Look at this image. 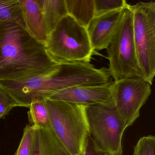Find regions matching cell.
<instances>
[{"mask_svg":"<svg viewBox=\"0 0 155 155\" xmlns=\"http://www.w3.org/2000/svg\"><path fill=\"white\" fill-rule=\"evenodd\" d=\"M57 64L25 29L15 23L0 24V81L29 78Z\"/></svg>","mask_w":155,"mask_h":155,"instance_id":"1","label":"cell"},{"mask_svg":"<svg viewBox=\"0 0 155 155\" xmlns=\"http://www.w3.org/2000/svg\"><path fill=\"white\" fill-rule=\"evenodd\" d=\"M99 81L98 70L90 62L58 63L42 74L18 81H0V86L18 104L29 108L31 101L44 100L69 88L95 85Z\"/></svg>","mask_w":155,"mask_h":155,"instance_id":"2","label":"cell"},{"mask_svg":"<svg viewBox=\"0 0 155 155\" xmlns=\"http://www.w3.org/2000/svg\"><path fill=\"white\" fill-rule=\"evenodd\" d=\"M51 128L70 155H84L89 138L86 107L46 98Z\"/></svg>","mask_w":155,"mask_h":155,"instance_id":"3","label":"cell"},{"mask_svg":"<svg viewBox=\"0 0 155 155\" xmlns=\"http://www.w3.org/2000/svg\"><path fill=\"white\" fill-rule=\"evenodd\" d=\"M46 49L58 63L90 62L93 49L87 29L67 15L48 37Z\"/></svg>","mask_w":155,"mask_h":155,"instance_id":"4","label":"cell"},{"mask_svg":"<svg viewBox=\"0 0 155 155\" xmlns=\"http://www.w3.org/2000/svg\"><path fill=\"white\" fill-rule=\"evenodd\" d=\"M116 33L107 48L108 70L114 81L123 79H145L140 67L134 43L132 13L127 4Z\"/></svg>","mask_w":155,"mask_h":155,"instance_id":"5","label":"cell"},{"mask_svg":"<svg viewBox=\"0 0 155 155\" xmlns=\"http://www.w3.org/2000/svg\"><path fill=\"white\" fill-rule=\"evenodd\" d=\"M89 138L94 148L108 155H123L122 140L127 127L115 107H86Z\"/></svg>","mask_w":155,"mask_h":155,"instance_id":"6","label":"cell"},{"mask_svg":"<svg viewBox=\"0 0 155 155\" xmlns=\"http://www.w3.org/2000/svg\"><path fill=\"white\" fill-rule=\"evenodd\" d=\"M137 57L145 80L152 85L155 75V2L129 5Z\"/></svg>","mask_w":155,"mask_h":155,"instance_id":"7","label":"cell"},{"mask_svg":"<svg viewBox=\"0 0 155 155\" xmlns=\"http://www.w3.org/2000/svg\"><path fill=\"white\" fill-rule=\"evenodd\" d=\"M151 85L146 80L140 78L112 81L111 89L114 107L127 128L139 117L140 109L151 94Z\"/></svg>","mask_w":155,"mask_h":155,"instance_id":"8","label":"cell"},{"mask_svg":"<svg viewBox=\"0 0 155 155\" xmlns=\"http://www.w3.org/2000/svg\"><path fill=\"white\" fill-rule=\"evenodd\" d=\"M112 81H110L102 85L72 87L56 92L48 98L85 107L102 105L114 107L111 89Z\"/></svg>","mask_w":155,"mask_h":155,"instance_id":"9","label":"cell"},{"mask_svg":"<svg viewBox=\"0 0 155 155\" xmlns=\"http://www.w3.org/2000/svg\"><path fill=\"white\" fill-rule=\"evenodd\" d=\"M124 8L95 16L92 19L87 31L94 50L107 48L120 23Z\"/></svg>","mask_w":155,"mask_h":155,"instance_id":"10","label":"cell"},{"mask_svg":"<svg viewBox=\"0 0 155 155\" xmlns=\"http://www.w3.org/2000/svg\"><path fill=\"white\" fill-rule=\"evenodd\" d=\"M19 1L26 31L33 38L46 47L48 37L38 0H19Z\"/></svg>","mask_w":155,"mask_h":155,"instance_id":"11","label":"cell"},{"mask_svg":"<svg viewBox=\"0 0 155 155\" xmlns=\"http://www.w3.org/2000/svg\"><path fill=\"white\" fill-rule=\"evenodd\" d=\"M32 155H70L51 128H33Z\"/></svg>","mask_w":155,"mask_h":155,"instance_id":"12","label":"cell"},{"mask_svg":"<svg viewBox=\"0 0 155 155\" xmlns=\"http://www.w3.org/2000/svg\"><path fill=\"white\" fill-rule=\"evenodd\" d=\"M48 37L68 15L65 0H38Z\"/></svg>","mask_w":155,"mask_h":155,"instance_id":"13","label":"cell"},{"mask_svg":"<svg viewBox=\"0 0 155 155\" xmlns=\"http://www.w3.org/2000/svg\"><path fill=\"white\" fill-rule=\"evenodd\" d=\"M68 15L87 29L95 16L94 0H65Z\"/></svg>","mask_w":155,"mask_h":155,"instance_id":"14","label":"cell"},{"mask_svg":"<svg viewBox=\"0 0 155 155\" xmlns=\"http://www.w3.org/2000/svg\"><path fill=\"white\" fill-rule=\"evenodd\" d=\"M13 23L26 30L19 0H0V24Z\"/></svg>","mask_w":155,"mask_h":155,"instance_id":"15","label":"cell"},{"mask_svg":"<svg viewBox=\"0 0 155 155\" xmlns=\"http://www.w3.org/2000/svg\"><path fill=\"white\" fill-rule=\"evenodd\" d=\"M29 108L28 116L30 126L33 128H51L45 99L33 101Z\"/></svg>","mask_w":155,"mask_h":155,"instance_id":"16","label":"cell"},{"mask_svg":"<svg viewBox=\"0 0 155 155\" xmlns=\"http://www.w3.org/2000/svg\"><path fill=\"white\" fill-rule=\"evenodd\" d=\"M95 16L123 9L127 5L125 0H94Z\"/></svg>","mask_w":155,"mask_h":155,"instance_id":"17","label":"cell"},{"mask_svg":"<svg viewBox=\"0 0 155 155\" xmlns=\"http://www.w3.org/2000/svg\"><path fill=\"white\" fill-rule=\"evenodd\" d=\"M33 135V128L29 125H27L24 129L19 146L14 155H32Z\"/></svg>","mask_w":155,"mask_h":155,"instance_id":"18","label":"cell"},{"mask_svg":"<svg viewBox=\"0 0 155 155\" xmlns=\"http://www.w3.org/2000/svg\"><path fill=\"white\" fill-rule=\"evenodd\" d=\"M133 155H155V137L143 136L134 147Z\"/></svg>","mask_w":155,"mask_h":155,"instance_id":"19","label":"cell"},{"mask_svg":"<svg viewBox=\"0 0 155 155\" xmlns=\"http://www.w3.org/2000/svg\"><path fill=\"white\" fill-rule=\"evenodd\" d=\"M18 104L13 98L0 86V119L5 117Z\"/></svg>","mask_w":155,"mask_h":155,"instance_id":"20","label":"cell"},{"mask_svg":"<svg viewBox=\"0 0 155 155\" xmlns=\"http://www.w3.org/2000/svg\"><path fill=\"white\" fill-rule=\"evenodd\" d=\"M86 153L88 155H108L103 152L97 151L94 148L92 143L89 138H88L87 148H86Z\"/></svg>","mask_w":155,"mask_h":155,"instance_id":"21","label":"cell"},{"mask_svg":"<svg viewBox=\"0 0 155 155\" xmlns=\"http://www.w3.org/2000/svg\"><path fill=\"white\" fill-rule=\"evenodd\" d=\"M84 155H88L87 154V153H85V154Z\"/></svg>","mask_w":155,"mask_h":155,"instance_id":"22","label":"cell"}]
</instances>
